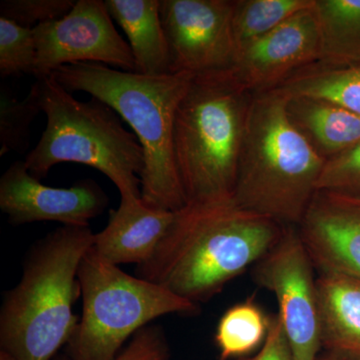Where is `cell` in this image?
I'll return each mask as SVG.
<instances>
[{"mask_svg": "<svg viewBox=\"0 0 360 360\" xmlns=\"http://www.w3.org/2000/svg\"><path fill=\"white\" fill-rule=\"evenodd\" d=\"M284 226L236 203L187 205L136 276L200 304L255 265L281 238Z\"/></svg>", "mask_w": 360, "mask_h": 360, "instance_id": "cell-1", "label": "cell"}, {"mask_svg": "<svg viewBox=\"0 0 360 360\" xmlns=\"http://www.w3.org/2000/svg\"><path fill=\"white\" fill-rule=\"evenodd\" d=\"M70 94L86 92L108 104L136 135L144 153L141 200L156 210L187 206L174 153L175 113L191 86L188 72L146 75L101 63L65 65L52 73Z\"/></svg>", "mask_w": 360, "mask_h": 360, "instance_id": "cell-2", "label": "cell"}, {"mask_svg": "<svg viewBox=\"0 0 360 360\" xmlns=\"http://www.w3.org/2000/svg\"><path fill=\"white\" fill-rule=\"evenodd\" d=\"M89 225H63L33 246L22 277L0 310L1 350L15 360H51L66 347L79 321L78 269L94 245Z\"/></svg>", "mask_w": 360, "mask_h": 360, "instance_id": "cell-3", "label": "cell"}, {"mask_svg": "<svg viewBox=\"0 0 360 360\" xmlns=\"http://www.w3.org/2000/svg\"><path fill=\"white\" fill-rule=\"evenodd\" d=\"M286 105L288 97L276 89L253 94L233 202L283 226H298L326 160L291 122Z\"/></svg>", "mask_w": 360, "mask_h": 360, "instance_id": "cell-4", "label": "cell"}, {"mask_svg": "<svg viewBox=\"0 0 360 360\" xmlns=\"http://www.w3.org/2000/svg\"><path fill=\"white\" fill-rule=\"evenodd\" d=\"M253 94L231 70L194 75L175 113V165L187 205L233 201Z\"/></svg>", "mask_w": 360, "mask_h": 360, "instance_id": "cell-5", "label": "cell"}, {"mask_svg": "<svg viewBox=\"0 0 360 360\" xmlns=\"http://www.w3.org/2000/svg\"><path fill=\"white\" fill-rule=\"evenodd\" d=\"M34 84L47 123L39 143L26 155L30 174L40 180L59 163H78L108 177L122 198H141L143 149L120 115L96 97L78 101L51 75Z\"/></svg>", "mask_w": 360, "mask_h": 360, "instance_id": "cell-6", "label": "cell"}, {"mask_svg": "<svg viewBox=\"0 0 360 360\" xmlns=\"http://www.w3.org/2000/svg\"><path fill=\"white\" fill-rule=\"evenodd\" d=\"M78 281L82 312L65 347L68 360H115L129 338L158 317L200 309L158 284L122 271L92 246L80 262Z\"/></svg>", "mask_w": 360, "mask_h": 360, "instance_id": "cell-7", "label": "cell"}, {"mask_svg": "<svg viewBox=\"0 0 360 360\" xmlns=\"http://www.w3.org/2000/svg\"><path fill=\"white\" fill-rule=\"evenodd\" d=\"M314 269L297 226H284L276 245L253 265L255 283L276 296L295 360H317L322 347Z\"/></svg>", "mask_w": 360, "mask_h": 360, "instance_id": "cell-8", "label": "cell"}, {"mask_svg": "<svg viewBox=\"0 0 360 360\" xmlns=\"http://www.w3.org/2000/svg\"><path fill=\"white\" fill-rule=\"evenodd\" d=\"M37 63L33 77H51L54 71L75 63L112 65L135 72L136 65L129 44L120 37L101 0H77L60 20L33 27Z\"/></svg>", "mask_w": 360, "mask_h": 360, "instance_id": "cell-9", "label": "cell"}, {"mask_svg": "<svg viewBox=\"0 0 360 360\" xmlns=\"http://www.w3.org/2000/svg\"><path fill=\"white\" fill-rule=\"evenodd\" d=\"M232 0H160L170 73L198 75L236 65Z\"/></svg>", "mask_w": 360, "mask_h": 360, "instance_id": "cell-10", "label": "cell"}, {"mask_svg": "<svg viewBox=\"0 0 360 360\" xmlns=\"http://www.w3.org/2000/svg\"><path fill=\"white\" fill-rule=\"evenodd\" d=\"M110 198L92 179L72 186H44L30 174L25 160L15 161L0 179V208L9 224L56 221L63 225H89L108 207Z\"/></svg>", "mask_w": 360, "mask_h": 360, "instance_id": "cell-11", "label": "cell"}, {"mask_svg": "<svg viewBox=\"0 0 360 360\" xmlns=\"http://www.w3.org/2000/svg\"><path fill=\"white\" fill-rule=\"evenodd\" d=\"M321 58L314 7L284 21L238 56L232 72L251 94L276 89L296 71Z\"/></svg>", "mask_w": 360, "mask_h": 360, "instance_id": "cell-12", "label": "cell"}, {"mask_svg": "<svg viewBox=\"0 0 360 360\" xmlns=\"http://www.w3.org/2000/svg\"><path fill=\"white\" fill-rule=\"evenodd\" d=\"M297 229L319 272L360 281V203L317 191Z\"/></svg>", "mask_w": 360, "mask_h": 360, "instance_id": "cell-13", "label": "cell"}, {"mask_svg": "<svg viewBox=\"0 0 360 360\" xmlns=\"http://www.w3.org/2000/svg\"><path fill=\"white\" fill-rule=\"evenodd\" d=\"M177 212L149 207L141 198H122L105 229L94 236L92 248L110 264L139 266L155 255Z\"/></svg>", "mask_w": 360, "mask_h": 360, "instance_id": "cell-14", "label": "cell"}, {"mask_svg": "<svg viewBox=\"0 0 360 360\" xmlns=\"http://www.w3.org/2000/svg\"><path fill=\"white\" fill-rule=\"evenodd\" d=\"M321 345L326 352L360 359V281L338 272L316 277Z\"/></svg>", "mask_w": 360, "mask_h": 360, "instance_id": "cell-15", "label": "cell"}, {"mask_svg": "<svg viewBox=\"0 0 360 360\" xmlns=\"http://www.w3.org/2000/svg\"><path fill=\"white\" fill-rule=\"evenodd\" d=\"M112 20L122 28L136 65L146 75L170 73L169 49L160 18V0H105Z\"/></svg>", "mask_w": 360, "mask_h": 360, "instance_id": "cell-16", "label": "cell"}, {"mask_svg": "<svg viewBox=\"0 0 360 360\" xmlns=\"http://www.w3.org/2000/svg\"><path fill=\"white\" fill-rule=\"evenodd\" d=\"M286 110L291 122L326 160L360 141V115L342 106L310 97H288Z\"/></svg>", "mask_w": 360, "mask_h": 360, "instance_id": "cell-17", "label": "cell"}, {"mask_svg": "<svg viewBox=\"0 0 360 360\" xmlns=\"http://www.w3.org/2000/svg\"><path fill=\"white\" fill-rule=\"evenodd\" d=\"M274 89L286 97L329 101L360 115V58L347 63L316 61Z\"/></svg>", "mask_w": 360, "mask_h": 360, "instance_id": "cell-18", "label": "cell"}, {"mask_svg": "<svg viewBox=\"0 0 360 360\" xmlns=\"http://www.w3.org/2000/svg\"><path fill=\"white\" fill-rule=\"evenodd\" d=\"M321 58L347 63L360 58V0H314Z\"/></svg>", "mask_w": 360, "mask_h": 360, "instance_id": "cell-19", "label": "cell"}, {"mask_svg": "<svg viewBox=\"0 0 360 360\" xmlns=\"http://www.w3.org/2000/svg\"><path fill=\"white\" fill-rule=\"evenodd\" d=\"M314 6V0H233L232 33L236 54L291 16Z\"/></svg>", "mask_w": 360, "mask_h": 360, "instance_id": "cell-20", "label": "cell"}, {"mask_svg": "<svg viewBox=\"0 0 360 360\" xmlns=\"http://www.w3.org/2000/svg\"><path fill=\"white\" fill-rule=\"evenodd\" d=\"M269 324L270 317L252 298L227 309L215 333L220 360L241 356L259 347L266 338Z\"/></svg>", "mask_w": 360, "mask_h": 360, "instance_id": "cell-21", "label": "cell"}, {"mask_svg": "<svg viewBox=\"0 0 360 360\" xmlns=\"http://www.w3.org/2000/svg\"><path fill=\"white\" fill-rule=\"evenodd\" d=\"M41 111L37 85L25 98L14 97L6 87L0 90V156L23 153L30 142V125Z\"/></svg>", "mask_w": 360, "mask_h": 360, "instance_id": "cell-22", "label": "cell"}, {"mask_svg": "<svg viewBox=\"0 0 360 360\" xmlns=\"http://www.w3.org/2000/svg\"><path fill=\"white\" fill-rule=\"evenodd\" d=\"M37 63V42L33 27L21 26L0 18V75L16 77L32 75Z\"/></svg>", "mask_w": 360, "mask_h": 360, "instance_id": "cell-23", "label": "cell"}, {"mask_svg": "<svg viewBox=\"0 0 360 360\" xmlns=\"http://www.w3.org/2000/svg\"><path fill=\"white\" fill-rule=\"evenodd\" d=\"M316 191L360 200V141L326 160Z\"/></svg>", "mask_w": 360, "mask_h": 360, "instance_id": "cell-24", "label": "cell"}, {"mask_svg": "<svg viewBox=\"0 0 360 360\" xmlns=\"http://www.w3.org/2000/svg\"><path fill=\"white\" fill-rule=\"evenodd\" d=\"M77 0H2L0 18L32 27L60 20L70 13Z\"/></svg>", "mask_w": 360, "mask_h": 360, "instance_id": "cell-25", "label": "cell"}, {"mask_svg": "<svg viewBox=\"0 0 360 360\" xmlns=\"http://www.w3.org/2000/svg\"><path fill=\"white\" fill-rule=\"evenodd\" d=\"M170 350L165 331L158 326L142 328L130 340L115 360H169ZM65 360V359H59Z\"/></svg>", "mask_w": 360, "mask_h": 360, "instance_id": "cell-26", "label": "cell"}, {"mask_svg": "<svg viewBox=\"0 0 360 360\" xmlns=\"http://www.w3.org/2000/svg\"><path fill=\"white\" fill-rule=\"evenodd\" d=\"M243 360H295L278 315L270 317L269 333L260 352Z\"/></svg>", "mask_w": 360, "mask_h": 360, "instance_id": "cell-27", "label": "cell"}, {"mask_svg": "<svg viewBox=\"0 0 360 360\" xmlns=\"http://www.w3.org/2000/svg\"><path fill=\"white\" fill-rule=\"evenodd\" d=\"M317 360H360L359 359H354V357L347 356V355H343L340 354H335V352H326V354H323L319 356Z\"/></svg>", "mask_w": 360, "mask_h": 360, "instance_id": "cell-28", "label": "cell"}, {"mask_svg": "<svg viewBox=\"0 0 360 360\" xmlns=\"http://www.w3.org/2000/svg\"><path fill=\"white\" fill-rule=\"evenodd\" d=\"M0 360H15L11 356V354H7V352H4V350H0Z\"/></svg>", "mask_w": 360, "mask_h": 360, "instance_id": "cell-29", "label": "cell"}, {"mask_svg": "<svg viewBox=\"0 0 360 360\" xmlns=\"http://www.w3.org/2000/svg\"><path fill=\"white\" fill-rule=\"evenodd\" d=\"M354 201H357V202L360 203V200H354Z\"/></svg>", "mask_w": 360, "mask_h": 360, "instance_id": "cell-30", "label": "cell"}]
</instances>
